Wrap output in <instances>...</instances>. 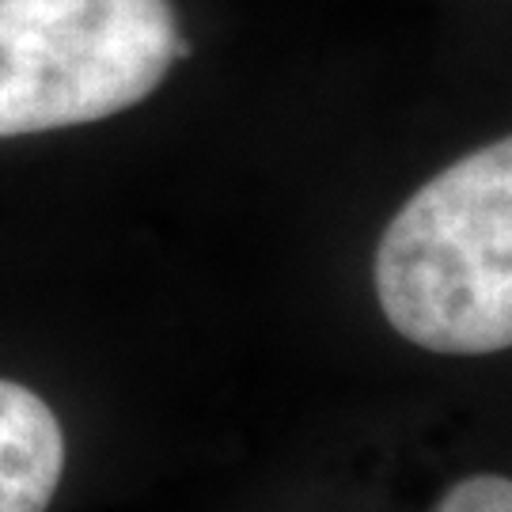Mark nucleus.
<instances>
[{
    "label": "nucleus",
    "instance_id": "3",
    "mask_svg": "<svg viewBox=\"0 0 512 512\" xmlns=\"http://www.w3.org/2000/svg\"><path fill=\"white\" fill-rule=\"evenodd\" d=\"M65 471L54 410L23 384L0 380V512H46Z\"/></svg>",
    "mask_w": 512,
    "mask_h": 512
},
{
    "label": "nucleus",
    "instance_id": "4",
    "mask_svg": "<svg viewBox=\"0 0 512 512\" xmlns=\"http://www.w3.org/2000/svg\"><path fill=\"white\" fill-rule=\"evenodd\" d=\"M437 512H512V482L501 475H475L456 482Z\"/></svg>",
    "mask_w": 512,
    "mask_h": 512
},
{
    "label": "nucleus",
    "instance_id": "1",
    "mask_svg": "<svg viewBox=\"0 0 512 512\" xmlns=\"http://www.w3.org/2000/svg\"><path fill=\"white\" fill-rule=\"evenodd\" d=\"M376 296L406 342L448 357L512 342V141L463 156L395 213Z\"/></svg>",
    "mask_w": 512,
    "mask_h": 512
},
{
    "label": "nucleus",
    "instance_id": "2",
    "mask_svg": "<svg viewBox=\"0 0 512 512\" xmlns=\"http://www.w3.org/2000/svg\"><path fill=\"white\" fill-rule=\"evenodd\" d=\"M186 54L171 0H0V137L129 110Z\"/></svg>",
    "mask_w": 512,
    "mask_h": 512
}]
</instances>
